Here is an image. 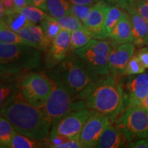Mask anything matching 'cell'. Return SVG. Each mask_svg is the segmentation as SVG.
Here are the masks:
<instances>
[{"label": "cell", "instance_id": "cell-20", "mask_svg": "<svg viewBox=\"0 0 148 148\" xmlns=\"http://www.w3.org/2000/svg\"><path fill=\"white\" fill-rule=\"evenodd\" d=\"M1 19L3 20L11 29L16 32H18L24 27L35 24L29 21L26 16L18 10L11 13L5 14Z\"/></svg>", "mask_w": 148, "mask_h": 148}, {"label": "cell", "instance_id": "cell-15", "mask_svg": "<svg viewBox=\"0 0 148 148\" xmlns=\"http://www.w3.org/2000/svg\"><path fill=\"white\" fill-rule=\"evenodd\" d=\"M112 47L126 42H133L134 38L132 32V26L129 14L125 11L117 24L112 29L109 35Z\"/></svg>", "mask_w": 148, "mask_h": 148}, {"label": "cell", "instance_id": "cell-28", "mask_svg": "<svg viewBox=\"0 0 148 148\" xmlns=\"http://www.w3.org/2000/svg\"><path fill=\"white\" fill-rule=\"evenodd\" d=\"M55 18L58 21L61 29H65V30L70 31V32L77 29H86L84 24L79 21L78 18L71 14Z\"/></svg>", "mask_w": 148, "mask_h": 148}, {"label": "cell", "instance_id": "cell-34", "mask_svg": "<svg viewBox=\"0 0 148 148\" xmlns=\"http://www.w3.org/2000/svg\"><path fill=\"white\" fill-rule=\"evenodd\" d=\"M5 10V15L17 10L13 0H1V2ZM4 15V16H5Z\"/></svg>", "mask_w": 148, "mask_h": 148}, {"label": "cell", "instance_id": "cell-6", "mask_svg": "<svg viewBox=\"0 0 148 148\" xmlns=\"http://www.w3.org/2000/svg\"><path fill=\"white\" fill-rule=\"evenodd\" d=\"M126 142L148 137V110L139 106H127L114 121Z\"/></svg>", "mask_w": 148, "mask_h": 148}, {"label": "cell", "instance_id": "cell-30", "mask_svg": "<svg viewBox=\"0 0 148 148\" xmlns=\"http://www.w3.org/2000/svg\"><path fill=\"white\" fill-rule=\"evenodd\" d=\"M145 69H146L140 62V61L138 60L136 54H134L127 62L125 69L124 75H138V74L144 73Z\"/></svg>", "mask_w": 148, "mask_h": 148}, {"label": "cell", "instance_id": "cell-42", "mask_svg": "<svg viewBox=\"0 0 148 148\" xmlns=\"http://www.w3.org/2000/svg\"><path fill=\"white\" fill-rule=\"evenodd\" d=\"M28 1H29V3H31V5H33V3H32V0H28Z\"/></svg>", "mask_w": 148, "mask_h": 148}, {"label": "cell", "instance_id": "cell-37", "mask_svg": "<svg viewBox=\"0 0 148 148\" xmlns=\"http://www.w3.org/2000/svg\"><path fill=\"white\" fill-rule=\"evenodd\" d=\"M13 1L17 10H20L27 5H31L28 0H13Z\"/></svg>", "mask_w": 148, "mask_h": 148}, {"label": "cell", "instance_id": "cell-3", "mask_svg": "<svg viewBox=\"0 0 148 148\" xmlns=\"http://www.w3.org/2000/svg\"><path fill=\"white\" fill-rule=\"evenodd\" d=\"M85 106L114 121L123 112L124 96L117 76L101 77L84 99Z\"/></svg>", "mask_w": 148, "mask_h": 148}, {"label": "cell", "instance_id": "cell-33", "mask_svg": "<svg viewBox=\"0 0 148 148\" xmlns=\"http://www.w3.org/2000/svg\"><path fill=\"white\" fill-rule=\"evenodd\" d=\"M135 54L144 66V67L145 69H148V47H143L140 48Z\"/></svg>", "mask_w": 148, "mask_h": 148}, {"label": "cell", "instance_id": "cell-40", "mask_svg": "<svg viewBox=\"0 0 148 148\" xmlns=\"http://www.w3.org/2000/svg\"><path fill=\"white\" fill-rule=\"evenodd\" d=\"M99 1V0H94V2H96V1ZM103 1H107V2H108V3H112L114 5H118L120 3H121L123 0H103Z\"/></svg>", "mask_w": 148, "mask_h": 148}, {"label": "cell", "instance_id": "cell-22", "mask_svg": "<svg viewBox=\"0 0 148 148\" xmlns=\"http://www.w3.org/2000/svg\"><path fill=\"white\" fill-rule=\"evenodd\" d=\"M48 147V143L34 139L16 132L12 138L10 148H38Z\"/></svg>", "mask_w": 148, "mask_h": 148}, {"label": "cell", "instance_id": "cell-32", "mask_svg": "<svg viewBox=\"0 0 148 148\" xmlns=\"http://www.w3.org/2000/svg\"><path fill=\"white\" fill-rule=\"evenodd\" d=\"M82 143L79 139H71L69 138L62 143L59 144L56 148H83Z\"/></svg>", "mask_w": 148, "mask_h": 148}, {"label": "cell", "instance_id": "cell-17", "mask_svg": "<svg viewBox=\"0 0 148 148\" xmlns=\"http://www.w3.org/2000/svg\"><path fill=\"white\" fill-rule=\"evenodd\" d=\"M126 142L121 131L115 125L110 123L103 130L98 139L95 147L119 148L123 147Z\"/></svg>", "mask_w": 148, "mask_h": 148}, {"label": "cell", "instance_id": "cell-10", "mask_svg": "<svg viewBox=\"0 0 148 148\" xmlns=\"http://www.w3.org/2000/svg\"><path fill=\"white\" fill-rule=\"evenodd\" d=\"M111 5L110 3L99 0L92 5L84 27L87 32L97 39L105 40L109 38V34L106 28V16Z\"/></svg>", "mask_w": 148, "mask_h": 148}, {"label": "cell", "instance_id": "cell-11", "mask_svg": "<svg viewBox=\"0 0 148 148\" xmlns=\"http://www.w3.org/2000/svg\"><path fill=\"white\" fill-rule=\"evenodd\" d=\"M107 116L93 112L83 127L79 136V140L85 148L95 147L101 134L111 123Z\"/></svg>", "mask_w": 148, "mask_h": 148}, {"label": "cell", "instance_id": "cell-18", "mask_svg": "<svg viewBox=\"0 0 148 148\" xmlns=\"http://www.w3.org/2000/svg\"><path fill=\"white\" fill-rule=\"evenodd\" d=\"M18 33L26 42L27 45L41 50L44 39V32L41 25L36 24L29 25L20 29Z\"/></svg>", "mask_w": 148, "mask_h": 148}, {"label": "cell", "instance_id": "cell-12", "mask_svg": "<svg viewBox=\"0 0 148 148\" xmlns=\"http://www.w3.org/2000/svg\"><path fill=\"white\" fill-rule=\"evenodd\" d=\"M71 32L61 29L46 51L45 66L48 70H51L66 58L70 51Z\"/></svg>", "mask_w": 148, "mask_h": 148}, {"label": "cell", "instance_id": "cell-24", "mask_svg": "<svg viewBox=\"0 0 148 148\" xmlns=\"http://www.w3.org/2000/svg\"><path fill=\"white\" fill-rule=\"evenodd\" d=\"M16 131L13 125L3 116L0 117V147L10 148L11 141Z\"/></svg>", "mask_w": 148, "mask_h": 148}, {"label": "cell", "instance_id": "cell-39", "mask_svg": "<svg viewBox=\"0 0 148 148\" xmlns=\"http://www.w3.org/2000/svg\"><path fill=\"white\" fill-rule=\"evenodd\" d=\"M142 108L146 109V110H148V95L146 97L145 99H143L141 101H140L139 104L138 105Z\"/></svg>", "mask_w": 148, "mask_h": 148}, {"label": "cell", "instance_id": "cell-5", "mask_svg": "<svg viewBox=\"0 0 148 148\" xmlns=\"http://www.w3.org/2000/svg\"><path fill=\"white\" fill-rule=\"evenodd\" d=\"M112 47L111 42L93 38L88 44L74 52L94 75L103 77L110 74L108 60Z\"/></svg>", "mask_w": 148, "mask_h": 148}, {"label": "cell", "instance_id": "cell-9", "mask_svg": "<svg viewBox=\"0 0 148 148\" xmlns=\"http://www.w3.org/2000/svg\"><path fill=\"white\" fill-rule=\"evenodd\" d=\"M93 112L87 107L71 111L53 125L48 140L56 136L79 139L85 123Z\"/></svg>", "mask_w": 148, "mask_h": 148}, {"label": "cell", "instance_id": "cell-25", "mask_svg": "<svg viewBox=\"0 0 148 148\" xmlns=\"http://www.w3.org/2000/svg\"><path fill=\"white\" fill-rule=\"evenodd\" d=\"M92 36L86 29H77L71 33V45L70 51H75L76 49L84 47L92 39Z\"/></svg>", "mask_w": 148, "mask_h": 148}, {"label": "cell", "instance_id": "cell-41", "mask_svg": "<svg viewBox=\"0 0 148 148\" xmlns=\"http://www.w3.org/2000/svg\"><path fill=\"white\" fill-rule=\"evenodd\" d=\"M145 45H148V37H147V40H146V41H145Z\"/></svg>", "mask_w": 148, "mask_h": 148}, {"label": "cell", "instance_id": "cell-7", "mask_svg": "<svg viewBox=\"0 0 148 148\" xmlns=\"http://www.w3.org/2000/svg\"><path fill=\"white\" fill-rule=\"evenodd\" d=\"M51 81L53 84L51 92L42 108L53 125L71 111L86 106L84 101L75 100L63 85L52 79Z\"/></svg>", "mask_w": 148, "mask_h": 148}, {"label": "cell", "instance_id": "cell-14", "mask_svg": "<svg viewBox=\"0 0 148 148\" xmlns=\"http://www.w3.org/2000/svg\"><path fill=\"white\" fill-rule=\"evenodd\" d=\"M128 106H138L148 95V73H143L132 77L127 85Z\"/></svg>", "mask_w": 148, "mask_h": 148}, {"label": "cell", "instance_id": "cell-31", "mask_svg": "<svg viewBox=\"0 0 148 148\" xmlns=\"http://www.w3.org/2000/svg\"><path fill=\"white\" fill-rule=\"evenodd\" d=\"M138 14L148 22V0H135Z\"/></svg>", "mask_w": 148, "mask_h": 148}, {"label": "cell", "instance_id": "cell-36", "mask_svg": "<svg viewBox=\"0 0 148 148\" xmlns=\"http://www.w3.org/2000/svg\"><path fill=\"white\" fill-rule=\"evenodd\" d=\"M33 5L37 7V8L41 9L45 12H47V3L46 0H32Z\"/></svg>", "mask_w": 148, "mask_h": 148}, {"label": "cell", "instance_id": "cell-26", "mask_svg": "<svg viewBox=\"0 0 148 148\" xmlns=\"http://www.w3.org/2000/svg\"><path fill=\"white\" fill-rule=\"evenodd\" d=\"M18 10L22 12L29 21L35 24L40 23L42 21L47 19L51 16L50 14L45 13L46 12L45 11L34 5H27Z\"/></svg>", "mask_w": 148, "mask_h": 148}, {"label": "cell", "instance_id": "cell-4", "mask_svg": "<svg viewBox=\"0 0 148 148\" xmlns=\"http://www.w3.org/2000/svg\"><path fill=\"white\" fill-rule=\"evenodd\" d=\"M40 49L27 45L0 43L1 75H14L37 69L41 65Z\"/></svg>", "mask_w": 148, "mask_h": 148}, {"label": "cell", "instance_id": "cell-8", "mask_svg": "<svg viewBox=\"0 0 148 148\" xmlns=\"http://www.w3.org/2000/svg\"><path fill=\"white\" fill-rule=\"evenodd\" d=\"M53 84L50 77L42 73H28L21 79L19 89L24 99L42 108L50 95Z\"/></svg>", "mask_w": 148, "mask_h": 148}, {"label": "cell", "instance_id": "cell-13", "mask_svg": "<svg viewBox=\"0 0 148 148\" xmlns=\"http://www.w3.org/2000/svg\"><path fill=\"white\" fill-rule=\"evenodd\" d=\"M134 52L135 45L133 42H126L112 47L108 60L110 73L117 77L124 75L127 62Z\"/></svg>", "mask_w": 148, "mask_h": 148}, {"label": "cell", "instance_id": "cell-27", "mask_svg": "<svg viewBox=\"0 0 148 148\" xmlns=\"http://www.w3.org/2000/svg\"><path fill=\"white\" fill-rule=\"evenodd\" d=\"M125 10L116 5H111L106 16V28L109 35L123 16Z\"/></svg>", "mask_w": 148, "mask_h": 148}, {"label": "cell", "instance_id": "cell-38", "mask_svg": "<svg viewBox=\"0 0 148 148\" xmlns=\"http://www.w3.org/2000/svg\"><path fill=\"white\" fill-rule=\"evenodd\" d=\"M71 4H89L94 2V0H68Z\"/></svg>", "mask_w": 148, "mask_h": 148}, {"label": "cell", "instance_id": "cell-23", "mask_svg": "<svg viewBox=\"0 0 148 148\" xmlns=\"http://www.w3.org/2000/svg\"><path fill=\"white\" fill-rule=\"evenodd\" d=\"M0 41L5 44H20L27 45L26 42L18 32L14 31L1 19L0 24Z\"/></svg>", "mask_w": 148, "mask_h": 148}, {"label": "cell", "instance_id": "cell-29", "mask_svg": "<svg viewBox=\"0 0 148 148\" xmlns=\"http://www.w3.org/2000/svg\"><path fill=\"white\" fill-rule=\"evenodd\" d=\"M93 4V3L89 4H71V14L78 18L84 25Z\"/></svg>", "mask_w": 148, "mask_h": 148}, {"label": "cell", "instance_id": "cell-21", "mask_svg": "<svg viewBox=\"0 0 148 148\" xmlns=\"http://www.w3.org/2000/svg\"><path fill=\"white\" fill-rule=\"evenodd\" d=\"M47 13L53 18L71 14V3L68 0H46Z\"/></svg>", "mask_w": 148, "mask_h": 148}, {"label": "cell", "instance_id": "cell-35", "mask_svg": "<svg viewBox=\"0 0 148 148\" xmlns=\"http://www.w3.org/2000/svg\"><path fill=\"white\" fill-rule=\"evenodd\" d=\"M128 147L132 148H148V137L139 138L136 140L130 142Z\"/></svg>", "mask_w": 148, "mask_h": 148}, {"label": "cell", "instance_id": "cell-1", "mask_svg": "<svg viewBox=\"0 0 148 148\" xmlns=\"http://www.w3.org/2000/svg\"><path fill=\"white\" fill-rule=\"evenodd\" d=\"M1 116L8 119L20 134L42 141L48 139L52 124L47 114L42 108L25 100L21 91L1 105Z\"/></svg>", "mask_w": 148, "mask_h": 148}, {"label": "cell", "instance_id": "cell-16", "mask_svg": "<svg viewBox=\"0 0 148 148\" xmlns=\"http://www.w3.org/2000/svg\"><path fill=\"white\" fill-rule=\"evenodd\" d=\"M125 11L129 14L130 17L134 38V43L138 45H145L148 37V22L138 14L136 8V3Z\"/></svg>", "mask_w": 148, "mask_h": 148}, {"label": "cell", "instance_id": "cell-2", "mask_svg": "<svg viewBox=\"0 0 148 148\" xmlns=\"http://www.w3.org/2000/svg\"><path fill=\"white\" fill-rule=\"evenodd\" d=\"M48 76L63 85L76 101H84L101 77L94 75L74 51H69Z\"/></svg>", "mask_w": 148, "mask_h": 148}, {"label": "cell", "instance_id": "cell-19", "mask_svg": "<svg viewBox=\"0 0 148 148\" xmlns=\"http://www.w3.org/2000/svg\"><path fill=\"white\" fill-rule=\"evenodd\" d=\"M40 25L44 32V39L41 46V51H47L57 35L61 30V27L55 18L50 16L47 19L40 22Z\"/></svg>", "mask_w": 148, "mask_h": 148}]
</instances>
